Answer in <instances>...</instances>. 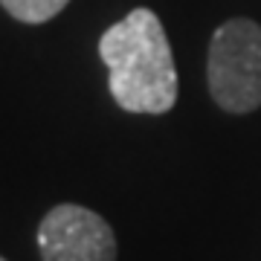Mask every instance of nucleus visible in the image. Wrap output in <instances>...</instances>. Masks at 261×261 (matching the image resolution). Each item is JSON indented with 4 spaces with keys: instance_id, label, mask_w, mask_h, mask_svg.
Here are the masks:
<instances>
[{
    "instance_id": "20e7f679",
    "label": "nucleus",
    "mask_w": 261,
    "mask_h": 261,
    "mask_svg": "<svg viewBox=\"0 0 261 261\" xmlns=\"http://www.w3.org/2000/svg\"><path fill=\"white\" fill-rule=\"evenodd\" d=\"M70 0H0V6L20 23H47L64 12Z\"/></svg>"
},
{
    "instance_id": "39448f33",
    "label": "nucleus",
    "mask_w": 261,
    "mask_h": 261,
    "mask_svg": "<svg viewBox=\"0 0 261 261\" xmlns=\"http://www.w3.org/2000/svg\"><path fill=\"white\" fill-rule=\"evenodd\" d=\"M0 261H6V258H3V255H0Z\"/></svg>"
},
{
    "instance_id": "7ed1b4c3",
    "label": "nucleus",
    "mask_w": 261,
    "mask_h": 261,
    "mask_svg": "<svg viewBox=\"0 0 261 261\" xmlns=\"http://www.w3.org/2000/svg\"><path fill=\"white\" fill-rule=\"evenodd\" d=\"M38 250L44 261H116V235L102 215L61 203L38 226Z\"/></svg>"
},
{
    "instance_id": "f257e3e1",
    "label": "nucleus",
    "mask_w": 261,
    "mask_h": 261,
    "mask_svg": "<svg viewBox=\"0 0 261 261\" xmlns=\"http://www.w3.org/2000/svg\"><path fill=\"white\" fill-rule=\"evenodd\" d=\"M113 102L128 113H168L177 102V70L157 12H128L99 38Z\"/></svg>"
},
{
    "instance_id": "f03ea898",
    "label": "nucleus",
    "mask_w": 261,
    "mask_h": 261,
    "mask_svg": "<svg viewBox=\"0 0 261 261\" xmlns=\"http://www.w3.org/2000/svg\"><path fill=\"white\" fill-rule=\"evenodd\" d=\"M206 79L224 111L250 113L261 108V27L255 20L232 18L215 29Z\"/></svg>"
}]
</instances>
